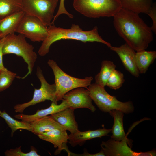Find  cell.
<instances>
[{"mask_svg":"<svg viewBox=\"0 0 156 156\" xmlns=\"http://www.w3.org/2000/svg\"><path fill=\"white\" fill-rule=\"evenodd\" d=\"M124 81L123 74L120 71L115 69L108 79L106 86L111 89L116 90L122 86Z\"/></svg>","mask_w":156,"mask_h":156,"instance_id":"d4e9b609","label":"cell"},{"mask_svg":"<svg viewBox=\"0 0 156 156\" xmlns=\"http://www.w3.org/2000/svg\"><path fill=\"white\" fill-rule=\"evenodd\" d=\"M152 21V25L151 28L153 32H156V5L155 3H153L152 7L147 14Z\"/></svg>","mask_w":156,"mask_h":156,"instance_id":"f1b7e54d","label":"cell"},{"mask_svg":"<svg viewBox=\"0 0 156 156\" xmlns=\"http://www.w3.org/2000/svg\"><path fill=\"white\" fill-rule=\"evenodd\" d=\"M47 27L37 18L25 14L15 32L33 42H42L48 34Z\"/></svg>","mask_w":156,"mask_h":156,"instance_id":"9c48e42d","label":"cell"},{"mask_svg":"<svg viewBox=\"0 0 156 156\" xmlns=\"http://www.w3.org/2000/svg\"><path fill=\"white\" fill-rule=\"evenodd\" d=\"M63 99L66 101L69 107L74 110L86 108L92 112H94L96 110L92 103L89 90L83 87L76 88L69 91L64 95Z\"/></svg>","mask_w":156,"mask_h":156,"instance_id":"8fae6325","label":"cell"},{"mask_svg":"<svg viewBox=\"0 0 156 156\" xmlns=\"http://www.w3.org/2000/svg\"><path fill=\"white\" fill-rule=\"evenodd\" d=\"M122 8L136 13L147 14L153 5V0H119Z\"/></svg>","mask_w":156,"mask_h":156,"instance_id":"44dd1931","label":"cell"},{"mask_svg":"<svg viewBox=\"0 0 156 156\" xmlns=\"http://www.w3.org/2000/svg\"><path fill=\"white\" fill-rule=\"evenodd\" d=\"M0 117L5 120L8 127L11 129V137H13L14 132L19 129H24L31 132L32 128L30 123L15 120L8 115L5 110L1 111L0 110Z\"/></svg>","mask_w":156,"mask_h":156,"instance_id":"cb8c5ba5","label":"cell"},{"mask_svg":"<svg viewBox=\"0 0 156 156\" xmlns=\"http://www.w3.org/2000/svg\"><path fill=\"white\" fill-rule=\"evenodd\" d=\"M64 1L65 0H60V5L56 15L54 16L51 23L52 24H53L55 21L59 16L62 14H66L70 18H73V15L68 12L66 9L64 5Z\"/></svg>","mask_w":156,"mask_h":156,"instance_id":"83f0119b","label":"cell"},{"mask_svg":"<svg viewBox=\"0 0 156 156\" xmlns=\"http://www.w3.org/2000/svg\"><path fill=\"white\" fill-rule=\"evenodd\" d=\"M5 40V37L1 38L0 40V71L6 70L7 69L3 65L2 56L3 55L2 49Z\"/></svg>","mask_w":156,"mask_h":156,"instance_id":"f546056e","label":"cell"},{"mask_svg":"<svg viewBox=\"0 0 156 156\" xmlns=\"http://www.w3.org/2000/svg\"><path fill=\"white\" fill-rule=\"evenodd\" d=\"M156 58V51L146 50L136 51L135 55L136 64L140 74H144Z\"/></svg>","mask_w":156,"mask_h":156,"instance_id":"ffe728a7","label":"cell"},{"mask_svg":"<svg viewBox=\"0 0 156 156\" xmlns=\"http://www.w3.org/2000/svg\"><path fill=\"white\" fill-rule=\"evenodd\" d=\"M73 109L67 108L50 115L56 122L71 134L79 131L78 125L75 120Z\"/></svg>","mask_w":156,"mask_h":156,"instance_id":"2e32d148","label":"cell"},{"mask_svg":"<svg viewBox=\"0 0 156 156\" xmlns=\"http://www.w3.org/2000/svg\"><path fill=\"white\" fill-rule=\"evenodd\" d=\"M59 0H23V11L25 15L35 17L45 26L51 25Z\"/></svg>","mask_w":156,"mask_h":156,"instance_id":"52a82bcc","label":"cell"},{"mask_svg":"<svg viewBox=\"0 0 156 156\" xmlns=\"http://www.w3.org/2000/svg\"><path fill=\"white\" fill-rule=\"evenodd\" d=\"M41 139L52 144L55 148H57L54 154L56 155L64 150L68 149L67 143L68 142V135L67 130L64 128L55 129L37 135Z\"/></svg>","mask_w":156,"mask_h":156,"instance_id":"4fadbf2b","label":"cell"},{"mask_svg":"<svg viewBox=\"0 0 156 156\" xmlns=\"http://www.w3.org/2000/svg\"><path fill=\"white\" fill-rule=\"evenodd\" d=\"M139 14L122 8L113 16L118 35L136 51L146 50L153 38L151 27Z\"/></svg>","mask_w":156,"mask_h":156,"instance_id":"6da1fadb","label":"cell"},{"mask_svg":"<svg viewBox=\"0 0 156 156\" xmlns=\"http://www.w3.org/2000/svg\"><path fill=\"white\" fill-rule=\"evenodd\" d=\"M47 63L52 70L55 77L56 86L55 96L57 101L62 100L64 95L75 88L83 87L88 89L93 79L92 76L84 79L73 77L63 71L54 60L49 59Z\"/></svg>","mask_w":156,"mask_h":156,"instance_id":"8992f818","label":"cell"},{"mask_svg":"<svg viewBox=\"0 0 156 156\" xmlns=\"http://www.w3.org/2000/svg\"><path fill=\"white\" fill-rule=\"evenodd\" d=\"M36 75L41 83L40 88H34L33 97L31 101L15 105L14 109L16 112L23 113L27 107L46 100H50L51 102L57 104L55 96L56 86L55 83L50 84L47 82L42 70L39 66L37 67Z\"/></svg>","mask_w":156,"mask_h":156,"instance_id":"ba28073f","label":"cell"},{"mask_svg":"<svg viewBox=\"0 0 156 156\" xmlns=\"http://www.w3.org/2000/svg\"><path fill=\"white\" fill-rule=\"evenodd\" d=\"M110 115L114 118V123L111 131L112 135L111 139L116 141H121L129 139L127 134L126 135L123 125V117L124 113L118 110L110 111Z\"/></svg>","mask_w":156,"mask_h":156,"instance_id":"d6986e66","label":"cell"},{"mask_svg":"<svg viewBox=\"0 0 156 156\" xmlns=\"http://www.w3.org/2000/svg\"><path fill=\"white\" fill-rule=\"evenodd\" d=\"M25 14L22 10L0 19V33L2 34V38L15 33Z\"/></svg>","mask_w":156,"mask_h":156,"instance_id":"e0dca14e","label":"cell"},{"mask_svg":"<svg viewBox=\"0 0 156 156\" xmlns=\"http://www.w3.org/2000/svg\"><path fill=\"white\" fill-rule=\"evenodd\" d=\"M109 48L119 56L125 69L133 76L138 77L140 73L135 61V51L125 43L119 47L111 46Z\"/></svg>","mask_w":156,"mask_h":156,"instance_id":"7c38bea8","label":"cell"},{"mask_svg":"<svg viewBox=\"0 0 156 156\" xmlns=\"http://www.w3.org/2000/svg\"><path fill=\"white\" fill-rule=\"evenodd\" d=\"M16 76V73L8 70L0 71V92L8 88Z\"/></svg>","mask_w":156,"mask_h":156,"instance_id":"484cf974","label":"cell"},{"mask_svg":"<svg viewBox=\"0 0 156 156\" xmlns=\"http://www.w3.org/2000/svg\"><path fill=\"white\" fill-rule=\"evenodd\" d=\"M116 67L113 62L107 60L103 61L100 71L95 76V83L105 87L108 79Z\"/></svg>","mask_w":156,"mask_h":156,"instance_id":"603a6c76","label":"cell"},{"mask_svg":"<svg viewBox=\"0 0 156 156\" xmlns=\"http://www.w3.org/2000/svg\"><path fill=\"white\" fill-rule=\"evenodd\" d=\"M30 124L32 128L31 132L37 135L55 129H65L50 115L38 118Z\"/></svg>","mask_w":156,"mask_h":156,"instance_id":"ac0fdd59","label":"cell"},{"mask_svg":"<svg viewBox=\"0 0 156 156\" xmlns=\"http://www.w3.org/2000/svg\"><path fill=\"white\" fill-rule=\"evenodd\" d=\"M21 146L14 149L6 150L4 152L6 156H40L38 154V151L33 146H31L30 151L25 153L21 151Z\"/></svg>","mask_w":156,"mask_h":156,"instance_id":"4316f807","label":"cell"},{"mask_svg":"<svg viewBox=\"0 0 156 156\" xmlns=\"http://www.w3.org/2000/svg\"><path fill=\"white\" fill-rule=\"evenodd\" d=\"M2 34L1 33H0V40L1 38H2Z\"/></svg>","mask_w":156,"mask_h":156,"instance_id":"4dcf8cb0","label":"cell"},{"mask_svg":"<svg viewBox=\"0 0 156 156\" xmlns=\"http://www.w3.org/2000/svg\"><path fill=\"white\" fill-rule=\"evenodd\" d=\"M133 141L126 139L116 141L111 139L106 141H102L101 144V149L106 156H156L155 150L146 152H137L133 151Z\"/></svg>","mask_w":156,"mask_h":156,"instance_id":"30bf717a","label":"cell"},{"mask_svg":"<svg viewBox=\"0 0 156 156\" xmlns=\"http://www.w3.org/2000/svg\"><path fill=\"white\" fill-rule=\"evenodd\" d=\"M23 0H0V19L23 10Z\"/></svg>","mask_w":156,"mask_h":156,"instance_id":"7402d4cb","label":"cell"},{"mask_svg":"<svg viewBox=\"0 0 156 156\" xmlns=\"http://www.w3.org/2000/svg\"><path fill=\"white\" fill-rule=\"evenodd\" d=\"M88 89L92 100L102 112L109 113L112 110H116L128 114L134 111V107L131 101L122 102L118 100L116 97L108 93L104 87L94 83L91 84Z\"/></svg>","mask_w":156,"mask_h":156,"instance_id":"5b68a950","label":"cell"},{"mask_svg":"<svg viewBox=\"0 0 156 156\" xmlns=\"http://www.w3.org/2000/svg\"><path fill=\"white\" fill-rule=\"evenodd\" d=\"M78 12L90 18L113 17L122 8L119 0H73Z\"/></svg>","mask_w":156,"mask_h":156,"instance_id":"277c9868","label":"cell"},{"mask_svg":"<svg viewBox=\"0 0 156 156\" xmlns=\"http://www.w3.org/2000/svg\"><path fill=\"white\" fill-rule=\"evenodd\" d=\"M62 100V102L59 105L51 102L49 107L44 109L38 110L33 114L28 115L20 113L15 115L14 117L22 121L30 123L38 118L51 115L69 107L66 101L64 99Z\"/></svg>","mask_w":156,"mask_h":156,"instance_id":"9a60e30c","label":"cell"},{"mask_svg":"<svg viewBox=\"0 0 156 156\" xmlns=\"http://www.w3.org/2000/svg\"><path fill=\"white\" fill-rule=\"evenodd\" d=\"M48 34L42 42L38 53L41 56H44L49 51L51 45L62 39H73L86 43L97 42L104 44L109 48L111 44L104 40L99 34L98 29L95 26L91 30L84 31L78 25L72 24L70 28L64 29L51 25L47 27Z\"/></svg>","mask_w":156,"mask_h":156,"instance_id":"7a4b0ae2","label":"cell"},{"mask_svg":"<svg viewBox=\"0 0 156 156\" xmlns=\"http://www.w3.org/2000/svg\"><path fill=\"white\" fill-rule=\"evenodd\" d=\"M25 37L23 35L14 34H9L5 37L3 47V55L13 54L23 58L27 64L28 71L23 77H16L24 79L31 74L35 63L37 58V55L34 51V47L28 43Z\"/></svg>","mask_w":156,"mask_h":156,"instance_id":"3957f363","label":"cell"},{"mask_svg":"<svg viewBox=\"0 0 156 156\" xmlns=\"http://www.w3.org/2000/svg\"><path fill=\"white\" fill-rule=\"evenodd\" d=\"M112 129H107L104 128L94 130H88L84 131L79 130L74 134L68 135V142L73 147L77 145L81 146L85 142L96 138L108 136L111 131Z\"/></svg>","mask_w":156,"mask_h":156,"instance_id":"5bb4252c","label":"cell"}]
</instances>
